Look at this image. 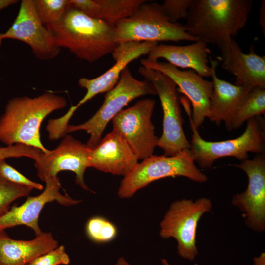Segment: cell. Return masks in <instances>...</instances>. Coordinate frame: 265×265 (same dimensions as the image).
<instances>
[{"instance_id":"cell-19","label":"cell","mask_w":265,"mask_h":265,"mask_svg":"<svg viewBox=\"0 0 265 265\" xmlns=\"http://www.w3.org/2000/svg\"><path fill=\"white\" fill-rule=\"evenodd\" d=\"M211 53L207 44L201 40L183 46L160 44L151 51L147 59L155 61L163 58L177 68H189L201 77L208 78L212 73L208 65Z\"/></svg>"},{"instance_id":"cell-14","label":"cell","mask_w":265,"mask_h":265,"mask_svg":"<svg viewBox=\"0 0 265 265\" xmlns=\"http://www.w3.org/2000/svg\"><path fill=\"white\" fill-rule=\"evenodd\" d=\"M143 67L158 70L170 78L192 105L191 121L197 129L202 125L209 113L210 102L213 91L212 81L205 80L192 70H181L168 62L142 59Z\"/></svg>"},{"instance_id":"cell-28","label":"cell","mask_w":265,"mask_h":265,"mask_svg":"<svg viewBox=\"0 0 265 265\" xmlns=\"http://www.w3.org/2000/svg\"><path fill=\"white\" fill-rule=\"evenodd\" d=\"M0 175L7 181L13 183L30 187L33 189L39 190L43 189V186L41 184L26 178L8 164L5 160L0 161Z\"/></svg>"},{"instance_id":"cell-10","label":"cell","mask_w":265,"mask_h":265,"mask_svg":"<svg viewBox=\"0 0 265 265\" xmlns=\"http://www.w3.org/2000/svg\"><path fill=\"white\" fill-rule=\"evenodd\" d=\"M155 104L154 99H142L112 120L113 129L121 134L138 159L152 155L157 146L159 138L151 120Z\"/></svg>"},{"instance_id":"cell-31","label":"cell","mask_w":265,"mask_h":265,"mask_svg":"<svg viewBox=\"0 0 265 265\" xmlns=\"http://www.w3.org/2000/svg\"><path fill=\"white\" fill-rule=\"evenodd\" d=\"M69 4L87 16L96 18L100 6L96 0H69Z\"/></svg>"},{"instance_id":"cell-30","label":"cell","mask_w":265,"mask_h":265,"mask_svg":"<svg viewBox=\"0 0 265 265\" xmlns=\"http://www.w3.org/2000/svg\"><path fill=\"white\" fill-rule=\"evenodd\" d=\"M70 262L65 247L60 245L37 257L27 265H67Z\"/></svg>"},{"instance_id":"cell-3","label":"cell","mask_w":265,"mask_h":265,"mask_svg":"<svg viewBox=\"0 0 265 265\" xmlns=\"http://www.w3.org/2000/svg\"><path fill=\"white\" fill-rule=\"evenodd\" d=\"M66 105L65 98L50 92L10 99L0 118V141L6 146L22 144L47 152L41 141V123L51 113Z\"/></svg>"},{"instance_id":"cell-8","label":"cell","mask_w":265,"mask_h":265,"mask_svg":"<svg viewBox=\"0 0 265 265\" xmlns=\"http://www.w3.org/2000/svg\"><path fill=\"white\" fill-rule=\"evenodd\" d=\"M146 95H157L153 85L146 80L136 79L126 67L114 87L104 96L102 106L93 116L82 124L68 125L67 133L85 131L90 135L86 145L92 148L100 142L104 131L110 121L131 101Z\"/></svg>"},{"instance_id":"cell-23","label":"cell","mask_w":265,"mask_h":265,"mask_svg":"<svg viewBox=\"0 0 265 265\" xmlns=\"http://www.w3.org/2000/svg\"><path fill=\"white\" fill-rule=\"evenodd\" d=\"M100 6L96 18L115 25L132 15L146 0H96Z\"/></svg>"},{"instance_id":"cell-26","label":"cell","mask_w":265,"mask_h":265,"mask_svg":"<svg viewBox=\"0 0 265 265\" xmlns=\"http://www.w3.org/2000/svg\"><path fill=\"white\" fill-rule=\"evenodd\" d=\"M33 189L10 182L0 175V217L9 210L14 201L28 196Z\"/></svg>"},{"instance_id":"cell-11","label":"cell","mask_w":265,"mask_h":265,"mask_svg":"<svg viewBox=\"0 0 265 265\" xmlns=\"http://www.w3.org/2000/svg\"><path fill=\"white\" fill-rule=\"evenodd\" d=\"M234 165L245 172L248 183L244 191L232 196V204L241 212L247 227L263 233L265 230V153Z\"/></svg>"},{"instance_id":"cell-16","label":"cell","mask_w":265,"mask_h":265,"mask_svg":"<svg viewBox=\"0 0 265 265\" xmlns=\"http://www.w3.org/2000/svg\"><path fill=\"white\" fill-rule=\"evenodd\" d=\"M157 42L129 41L118 44L111 53L115 64L107 71L94 79L81 78L79 85L86 90L84 96L76 105L79 108L96 95L107 92L118 82L128 64L142 55L148 54Z\"/></svg>"},{"instance_id":"cell-35","label":"cell","mask_w":265,"mask_h":265,"mask_svg":"<svg viewBox=\"0 0 265 265\" xmlns=\"http://www.w3.org/2000/svg\"><path fill=\"white\" fill-rule=\"evenodd\" d=\"M116 265H132L130 264L124 257H119L116 262Z\"/></svg>"},{"instance_id":"cell-22","label":"cell","mask_w":265,"mask_h":265,"mask_svg":"<svg viewBox=\"0 0 265 265\" xmlns=\"http://www.w3.org/2000/svg\"><path fill=\"white\" fill-rule=\"evenodd\" d=\"M265 113V87H255L248 93L228 124L231 131L241 126L248 120Z\"/></svg>"},{"instance_id":"cell-21","label":"cell","mask_w":265,"mask_h":265,"mask_svg":"<svg viewBox=\"0 0 265 265\" xmlns=\"http://www.w3.org/2000/svg\"><path fill=\"white\" fill-rule=\"evenodd\" d=\"M59 246L50 232H44L31 240L10 238L0 232V265H26L35 258Z\"/></svg>"},{"instance_id":"cell-37","label":"cell","mask_w":265,"mask_h":265,"mask_svg":"<svg viewBox=\"0 0 265 265\" xmlns=\"http://www.w3.org/2000/svg\"><path fill=\"white\" fill-rule=\"evenodd\" d=\"M2 40L0 39V48L1 47V43H2Z\"/></svg>"},{"instance_id":"cell-33","label":"cell","mask_w":265,"mask_h":265,"mask_svg":"<svg viewBox=\"0 0 265 265\" xmlns=\"http://www.w3.org/2000/svg\"><path fill=\"white\" fill-rule=\"evenodd\" d=\"M253 265H265V253H262L259 256L253 259Z\"/></svg>"},{"instance_id":"cell-34","label":"cell","mask_w":265,"mask_h":265,"mask_svg":"<svg viewBox=\"0 0 265 265\" xmlns=\"http://www.w3.org/2000/svg\"><path fill=\"white\" fill-rule=\"evenodd\" d=\"M18 1L17 0H0V11L16 3Z\"/></svg>"},{"instance_id":"cell-32","label":"cell","mask_w":265,"mask_h":265,"mask_svg":"<svg viewBox=\"0 0 265 265\" xmlns=\"http://www.w3.org/2000/svg\"><path fill=\"white\" fill-rule=\"evenodd\" d=\"M265 1L263 0L261 3V6L260 10V18L259 23L262 28L264 34L265 33Z\"/></svg>"},{"instance_id":"cell-1","label":"cell","mask_w":265,"mask_h":265,"mask_svg":"<svg viewBox=\"0 0 265 265\" xmlns=\"http://www.w3.org/2000/svg\"><path fill=\"white\" fill-rule=\"evenodd\" d=\"M252 0H193L184 25L191 36L216 45L221 55L247 22Z\"/></svg>"},{"instance_id":"cell-24","label":"cell","mask_w":265,"mask_h":265,"mask_svg":"<svg viewBox=\"0 0 265 265\" xmlns=\"http://www.w3.org/2000/svg\"><path fill=\"white\" fill-rule=\"evenodd\" d=\"M36 13L45 25L56 23L69 5L68 0H33Z\"/></svg>"},{"instance_id":"cell-12","label":"cell","mask_w":265,"mask_h":265,"mask_svg":"<svg viewBox=\"0 0 265 265\" xmlns=\"http://www.w3.org/2000/svg\"><path fill=\"white\" fill-rule=\"evenodd\" d=\"M91 148L86 144L66 135L54 149L43 152L40 159L35 161L37 176L44 180L57 177L62 171H70L75 174V182L82 189L90 191L84 181L86 169L90 167Z\"/></svg>"},{"instance_id":"cell-2","label":"cell","mask_w":265,"mask_h":265,"mask_svg":"<svg viewBox=\"0 0 265 265\" xmlns=\"http://www.w3.org/2000/svg\"><path fill=\"white\" fill-rule=\"evenodd\" d=\"M45 26L58 47L89 63L111 53L118 45L115 25L90 17L70 4L58 22Z\"/></svg>"},{"instance_id":"cell-5","label":"cell","mask_w":265,"mask_h":265,"mask_svg":"<svg viewBox=\"0 0 265 265\" xmlns=\"http://www.w3.org/2000/svg\"><path fill=\"white\" fill-rule=\"evenodd\" d=\"M115 31L118 44L129 41H199L186 32L183 25L172 23L162 5L148 1L130 17L117 22Z\"/></svg>"},{"instance_id":"cell-25","label":"cell","mask_w":265,"mask_h":265,"mask_svg":"<svg viewBox=\"0 0 265 265\" xmlns=\"http://www.w3.org/2000/svg\"><path fill=\"white\" fill-rule=\"evenodd\" d=\"M86 232L89 238L98 243L108 242L117 235L116 226L106 219L95 216L89 219L86 225Z\"/></svg>"},{"instance_id":"cell-36","label":"cell","mask_w":265,"mask_h":265,"mask_svg":"<svg viewBox=\"0 0 265 265\" xmlns=\"http://www.w3.org/2000/svg\"><path fill=\"white\" fill-rule=\"evenodd\" d=\"M161 263L162 265H171L165 258H163L161 260Z\"/></svg>"},{"instance_id":"cell-15","label":"cell","mask_w":265,"mask_h":265,"mask_svg":"<svg viewBox=\"0 0 265 265\" xmlns=\"http://www.w3.org/2000/svg\"><path fill=\"white\" fill-rule=\"evenodd\" d=\"M44 182L46 187L40 194L28 196L22 205L12 206L0 217V232L16 226L25 225L31 228L38 236L42 233L39 226V217L47 203L56 201L61 205L69 206L81 202L60 192L61 185L57 176L48 178Z\"/></svg>"},{"instance_id":"cell-4","label":"cell","mask_w":265,"mask_h":265,"mask_svg":"<svg viewBox=\"0 0 265 265\" xmlns=\"http://www.w3.org/2000/svg\"><path fill=\"white\" fill-rule=\"evenodd\" d=\"M192 132L189 150L195 162L202 168H211L217 159L233 157L240 161L248 159L249 152L264 154L265 151V122L257 116L247 122L244 132L239 137L220 141H208L200 136L191 119V110L187 104L184 106Z\"/></svg>"},{"instance_id":"cell-18","label":"cell","mask_w":265,"mask_h":265,"mask_svg":"<svg viewBox=\"0 0 265 265\" xmlns=\"http://www.w3.org/2000/svg\"><path fill=\"white\" fill-rule=\"evenodd\" d=\"M222 67L236 77L234 85L251 90L265 87V57L252 49L243 53L238 43L232 39L227 52L221 55Z\"/></svg>"},{"instance_id":"cell-7","label":"cell","mask_w":265,"mask_h":265,"mask_svg":"<svg viewBox=\"0 0 265 265\" xmlns=\"http://www.w3.org/2000/svg\"><path fill=\"white\" fill-rule=\"evenodd\" d=\"M212 201L202 197L195 200L182 199L173 202L160 222L159 236L174 238L176 251L182 259L194 261L198 254L196 245L198 223L212 208Z\"/></svg>"},{"instance_id":"cell-17","label":"cell","mask_w":265,"mask_h":265,"mask_svg":"<svg viewBox=\"0 0 265 265\" xmlns=\"http://www.w3.org/2000/svg\"><path fill=\"white\" fill-rule=\"evenodd\" d=\"M138 160L121 134L113 129L91 148L90 167L125 176L138 163Z\"/></svg>"},{"instance_id":"cell-13","label":"cell","mask_w":265,"mask_h":265,"mask_svg":"<svg viewBox=\"0 0 265 265\" xmlns=\"http://www.w3.org/2000/svg\"><path fill=\"white\" fill-rule=\"evenodd\" d=\"M12 39L27 44L35 56L40 60L53 59L61 48L55 44L51 31L39 18L33 0H22L13 24L0 39Z\"/></svg>"},{"instance_id":"cell-29","label":"cell","mask_w":265,"mask_h":265,"mask_svg":"<svg viewBox=\"0 0 265 265\" xmlns=\"http://www.w3.org/2000/svg\"><path fill=\"white\" fill-rule=\"evenodd\" d=\"M193 0H165L162 4L170 20L174 23L186 19Z\"/></svg>"},{"instance_id":"cell-20","label":"cell","mask_w":265,"mask_h":265,"mask_svg":"<svg viewBox=\"0 0 265 265\" xmlns=\"http://www.w3.org/2000/svg\"><path fill=\"white\" fill-rule=\"evenodd\" d=\"M209 61L213 91L208 118L218 125L224 122L226 126L251 90L219 79L216 74L219 62L210 56Z\"/></svg>"},{"instance_id":"cell-9","label":"cell","mask_w":265,"mask_h":265,"mask_svg":"<svg viewBox=\"0 0 265 265\" xmlns=\"http://www.w3.org/2000/svg\"><path fill=\"white\" fill-rule=\"evenodd\" d=\"M139 73L154 86L159 98L163 110V132L159 138L157 146L166 156H174L190 148V141L183 130V119L180 106V100L177 85L166 75L142 66Z\"/></svg>"},{"instance_id":"cell-27","label":"cell","mask_w":265,"mask_h":265,"mask_svg":"<svg viewBox=\"0 0 265 265\" xmlns=\"http://www.w3.org/2000/svg\"><path fill=\"white\" fill-rule=\"evenodd\" d=\"M42 152L38 148L22 144L0 147V161L9 158L26 157L37 161Z\"/></svg>"},{"instance_id":"cell-6","label":"cell","mask_w":265,"mask_h":265,"mask_svg":"<svg viewBox=\"0 0 265 265\" xmlns=\"http://www.w3.org/2000/svg\"><path fill=\"white\" fill-rule=\"evenodd\" d=\"M182 176L203 183L208 177L195 165L189 149L174 156L151 155L138 163L120 182L117 194L120 198H130L151 183L166 177Z\"/></svg>"}]
</instances>
